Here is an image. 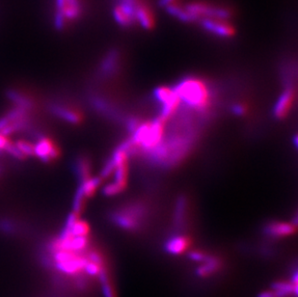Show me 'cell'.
<instances>
[{"instance_id": "4316f807", "label": "cell", "mask_w": 298, "mask_h": 297, "mask_svg": "<svg viewBox=\"0 0 298 297\" xmlns=\"http://www.w3.org/2000/svg\"><path fill=\"white\" fill-rule=\"evenodd\" d=\"M141 122L139 121V119L135 118V117H131V118H128L127 120V123H126V127H127V130L131 133H133L136 128L140 125Z\"/></svg>"}, {"instance_id": "d6986e66", "label": "cell", "mask_w": 298, "mask_h": 297, "mask_svg": "<svg viewBox=\"0 0 298 297\" xmlns=\"http://www.w3.org/2000/svg\"><path fill=\"white\" fill-rule=\"evenodd\" d=\"M69 230L71 231L72 235L75 237H88L89 232H90L89 225L85 221L80 220L79 218L75 221V224L72 226V228Z\"/></svg>"}, {"instance_id": "f1b7e54d", "label": "cell", "mask_w": 298, "mask_h": 297, "mask_svg": "<svg viewBox=\"0 0 298 297\" xmlns=\"http://www.w3.org/2000/svg\"><path fill=\"white\" fill-rule=\"evenodd\" d=\"M259 297H278L275 292H264L259 295Z\"/></svg>"}, {"instance_id": "ba28073f", "label": "cell", "mask_w": 298, "mask_h": 297, "mask_svg": "<svg viewBox=\"0 0 298 297\" xmlns=\"http://www.w3.org/2000/svg\"><path fill=\"white\" fill-rule=\"evenodd\" d=\"M202 25L207 31L221 38H230L235 34L234 27L225 20L203 19Z\"/></svg>"}, {"instance_id": "30bf717a", "label": "cell", "mask_w": 298, "mask_h": 297, "mask_svg": "<svg viewBox=\"0 0 298 297\" xmlns=\"http://www.w3.org/2000/svg\"><path fill=\"white\" fill-rule=\"evenodd\" d=\"M6 97L13 103H15V105L17 107H21L28 112L35 108L34 100L30 97H28L27 95H25L17 90H14V89L8 90L6 92Z\"/></svg>"}, {"instance_id": "52a82bcc", "label": "cell", "mask_w": 298, "mask_h": 297, "mask_svg": "<svg viewBox=\"0 0 298 297\" xmlns=\"http://www.w3.org/2000/svg\"><path fill=\"white\" fill-rule=\"evenodd\" d=\"M296 91L292 86L287 87L284 92L281 94L279 99H277L274 106V116L277 119H284L289 114L292 106L295 102Z\"/></svg>"}, {"instance_id": "277c9868", "label": "cell", "mask_w": 298, "mask_h": 297, "mask_svg": "<svg viewBox=\"0 0 298 297\" xmlns=\"http://www.w3.org/2000/svg\"><path fill=\"white\" fill-rule=\"evenodd\" d=\"M48 109L53 116L70 124H78L82 122V114L78 110L58 100L50 102Z\"/></svg>"}, {"instance_id": "d4e9b609", "label": "cell", "mask_w": 298, "mask_h": 297, "mask_svg": "<svg viewBox=\"0 0 298 297\" xmlns=\"http://www.w3.org/2000/svg\"><path fill=\"white\" fill-rule=\"evenodd\" d=\"M103 269H104L103 267L99 266V265H97L93 262H90V261H88V263L86 264V266L84 267V271L90 276H98Z\"/></svg>"}, {"instance_id": "f546056e", "label": "cell", "mask_w": 298, "mask_h": 297, "mask_svg": "<svg viewBox=\"0 0 298 297\" xmlns=\"http://www.w3.org/2000/svg\"><path fill=\"white\" fill-rule=\"evenodd\" d=\"M177 2H179V0H160V4L162 6H165V7H168V6L172 5V4L177 3Z\"/></svg>"}, {"instance_id": "484cf974", "label": "cell", "mask_w": 298, "mask_h": 297, "mask_svg": "<svg viewBox=\"0 0 298 297\" xmlns=\"http://www.w3.org/2000/svg\"><path fill=\"white\" fill-rule=\"evenodd\" d=\"M231 111L237 116H243L247 112V107L241 103H236L231 107Z\"/></svg>"}, {"instance_id": "1f68e13d", "label": "cell", "mask_w": 298, "mask_h": 297, "mask_svg": "<svg viewBox=\"0 0 298 297\" xmlns=\"http://www.w3.org/2000/svg\"><path fill=\"white\" fill-rule=\"evenodd\" d=\"M3 173V167H2V165L0 164V175Z\"/></svg>"}, {"instance_id": "5b68a950", "label": "cell", "mask_w": 298, "mask_h": 297, "mask_svg": "<svg viewBox=\"0 0 298 297\" xmlns=\"http://www.w3.org/2000/svg\"><path fill=\"white\" fill-rule=\"evenodd\" d=\"M165 123L166 122H164L159 117L154 119L152 122H150L149 133L147 135V138L140 147L142 150L149 153V151L154 149L162 142L163 136H164Z\"/></svg>"}, {"instance_id": "e0dca14e", "label": "cell", "mask_w": 298, "mask_h": 297, "mask_svg": "<svg viewBox=\"0 0 298 297\" xmlns=\"http://www.w3.org/2000/svg\"><path fill=\"white\" fill-rule=\"evenodd\" d=\"M186 209H187V199L184 196H180L177 201L176 209H175V222L177 225L179 226L184 221Z\"/></svg>"}, {"instance_id": "83f0119b", "label": "cell", "mask_w": 298, "mask_h": 297, "mask_svg": "<svg viewBox=\"0 0 298 297\" xmlns=\"http://www.w3.org/2000/svg\"><path fill=\"white\" fill-rule=\"evenodd\" d=\"M189 257L191 260L195 261V262H204L207 259V256L201 252L198 251H193L189 254Z\"/></svg>"}, {"instance_id": "3957f363", "label": "cell", "mask_w": 298, "mask_h": 297, "mask_svg": "<svg viewBox=\"0 0 298 297\" xmlns=\"http://www.w3.org/2000/svg\"><path fill=\"white\" fill-rule=\"evenodd\" d=\"M82 13V0H54L53 24L58 30H62L81 18Z\"/></svg>"}, {"instance_id": "7402d4cb", "label": "cell", "mask_w": 298, "mask_h": 297, "mask_svg": "<svg viewBox=\"0 0 298 297\" xmlns=\"http://www.w3.org/2000/svg\"><path fill=\"white\" fill-rule=\"evenodd\" d=\"M85 195L81 189V187L79 186L78 189L75 192V199H74V204H73V209L74 212L76 214H80L81 211L83 210V207H84V203H85Z\"/></svg>"}, {"instance_id": "7a4b0ae2", "label": "cell", "mask_w": 298, "mask_h": 297, "mask_svg": "<svg viewBox=\"0 0 298 297\" xmlns=\"http://www.w3.org/2000/svg\"><path fill=\"white\" fill-rule=\"evenodd\" d=\"M147 208L143 203H130L111 214V219L117 226L126 231H136L147 214Z\"/></svg>"}, {"instance_id": "8992f818", "label": "cell", "mask_w": 298, "mask_h": 297, "mask_svg": "<svg viewBox=\"0 0 298 297\" xmlns=\"http://www.w3.org/2000/svg\"><path fill=\"white\" fill-rule=\"evenodd\" d=\"M34 150L35 156L39 157L44 163H50L60 156V148L47 135L37 140Z\"/></svg>"}, {"instance_id": "5bb4252c", "label": "cell", "mask_w": 298, "mask_h": 297, "mask_svg": "<svg viewBox=\"0 0 298 297\" xmlns=\"http://www.w3.org/2000/svg\"><path fill=\"white\" fill-rule=\"evenodd\" d=\"M190 244L189 239L184 236H177L170 238L165 245V249L172 255H179L183 253Z\"/></svg>"}, {"instance_id": "7c38bea8", "label": "cell", "mask_w": 298, "mask_h": 297, "mask_svg": "<svg viewBox=\"0 0 298 297\" xmlns=\"http://www.w3.org/2000/svg\"><path fill=\"white\" fill-rule=\"evenodd\" d=\"M135 19H136V23H138L142 27L146 29H150L154 24V19L151 10L147 5H145L143 2L140 1L138 2L135 9Z\"/></svg>"}, {"instance_id": "6da1fadb", "label": "cell", "mask_w": 298, "mask_h": 297, "mask_svg": "<svg viewBox=\"0 0 298 297\" xmlns=\"http://www.w3.org/2000/svg\"><path fill=\"white\" fill-rule=\"evenodd\" d=\"M174 90L180 99L192 110L206 113L212 102L211 93L207 83L199 78L187 77L179 81Z\"/></svg>"}, {"instance_id": "4fadbf2b", "label": "cell", "mask_w": 298, "mask_h": 297, "mask_svg": "<svg viewBox=\"0 0 298 297\" xmlns=\"http://www.w3.org/2000/svg\"><path fill=\"white\" fill-rule=\"evenodd\" d=\"M74 172L80 182L91 178V163L87 156H77L74 162Z\"/></svg>"}, {"instance_id": "cb8c5ba5", "label": "cell", "mask_w": 298, "mask_h": 297, "mask_svg": "<svg viewBox=\"0 0 298 297\" xmlns=\"http://www.w3.org/2000/svg\"><path fill=\"white\" fill-rule=\"evenodd\" d=\"M20 150L25 154L26 157L28 156H35L34 145L26 140H19L15 143Z\"/></svg>"}, {"instance_id": "603a6c76", "label": "cell", "mask_w": 298, "mask_h": 297, "mask_svg": "<svg viewBox=\"0 0 298 297\" xmlns=\"http://www.w3.org/2000/svg\"><path fill=\"white\" fill-rule=\"evenodd\" d=\"M5 152H7L10 156H12L18 160H25L26 158V156L20 150V148L17 147V145L11 141L8 142V144L5 148Z\"/></svg>"}, {"instance_id": "ffe728a7", "label": "cell", "mask_w": 298, "mask_h": 297, "mask_svg": "<svg viewBox=\"0 0 298 297\" xmlns=\"http://www.w3.org/2000/svg\"><path fill=\"white\" fill-rule=\"evenodd\" d=\"M125 188H126L125 184H122V183L113 181V182H111V183H109V184H107L103 187L102 193L105 196H115V195H118V194L122 193Z\"/></svg>"}, {"instance_id": "44dd1931", "label": "cell", "mask_w": 298, "mask_h": 297, "mask_svg": "<svg viewBox=\"0 0 298 297\" xmlns=\"http://www.w3.org/2000/svg\"><path fill=\"white\" fill-rule=\"evenodd\" d=\"M0 232L8 235H14L19 232V226L11 219L0 218Z\"/></svg>"}, {"instance_id": "4dcf8cb0", "label": "cell", "mask_w": 298, "mask_h": 297, "mask_svg": "<svg viewBox=\"0 0 298 297\" xmlns=\"http://www.w3.org/2000/svg\"><path fill=\"white\" fill-rule=\"evenodd\" d=\"M294 142H295L296 147H298V136H296V137H295V141H294Z\"/></svg>"}, {"instance_id": "2e32d148", "label": "cell", "mask_w": 298, "mask_h": 297, "mask_svg": "<svg viewBox=\"0 0 298 297\" xmlns=\"http://www.w3.org/2000/svg\"><path fill=\"white\" fill-rule=\"evenodd\" d=\"M176 95V91L174 88H169V87H165V86H161V87H157L154 91H153V97L156 99L157 102H159L162 105L166 104L170 99H172Z\"/></svg>"}, {"instance_id": "8fae6325", "label": "cell", "mask_w": 298, "mask_h": 297, "mask_svg": "<svg viewBox=\"0 0 298 297\" xmlns=\"http://www.w3.org/2000/svg\"><path fill=\"white\" fill-rule=\"evenodd\" d=\"M119 53L116 50L110 51L102 60L99 72L102 76H111L119 67Z\"/></svg>"}, {"instance_id": "9c48e42d", "label": "cell", "mask_w": 298, "mask_h": 297, "mask_svg": "<svg viewBox=\"0 0 298 297\" xmlns=\"http://www.w3.org/2000/svg\"><path fill=\"white\" fill-rule=\"evenodd\" d=\"M297 232L296 224L287 222H271L265 228V233L272 238H285Z\"/></svg>"}, {"instance_id": "ac0fdd59", "label": "cell", "mask_w": 298, "mask_h": 297, "mask_svg": "<svg viewBox=\"0 0 298 297\" xmlns=\"http://www.w3.org/2000/svg\"><path fill=\"white\" fill-rule=\"evenodd\" d=\"M100 182H101V178H98V177H96V178H89L85 181L81 182L80 187H81V189H82L85 197H91V196H93L96 193V191H97Z\"/></svg>"}, {"instance_id": "9a60e30c", "label": "cell", "mask_w": 298, "mask_h": 297, "mask_svg": "<svg viewBox=\"0 0 298 297\" xmlns=\"http://www.w3.org/2000/svg\"><path fill=\"white\" fill-rule=\"evenodd\" d=\"M204 262H206V264L201 266L199 267L198 270H197V273L202 277L209 276L211 273L215 272L216 270H218L219 267H220V261L216 258L207 257V259Z\"/></svg>"}]
</instances>
